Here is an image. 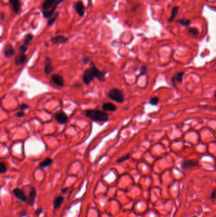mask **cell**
Instances as JSON below:
<instances>
[{"label": "cell", "instance_id": "44dd1931", "mask_svg": "<svg viewBox=\"0 0 216 217\" xmlns=\"http://www.w3.org/2000/svg\"><path fill=\"white\" fill-rule=\"evenodd\" d=\"M178 10H179V7H174L172 8L171 10V15L168 20L169 22H172L174 21V20L175 19V17L177 16L178 13Z\"/></svg>", "mask_w": 216, "mask_h": 217}, {"label": "cell", "instance_id": "484cf974", "mask_svg": "<svg viewBox=\"0 0 216 217\" xmlns=\"http://www.w3.org/2000/svg\"><path fill=\"white\" fill-rule=\"evenodd\" d=\"M130 158V154H128L123 157H121L120 158H119L117 160V162H118V163H122V162L129 159Z\"/></svg>", "mask_w": 216, "mask_h": 217}, {"label": "cell", "instance_id": "f546056e", "mask_svg": "<svg viewBox=\"0 0 216 217\" xmlns=\"http://www.w3.org/2000/svg\"><path fill=\"white\" fill-rule=\"evenodd\" d=\"M29 108V105H28V104H22L21 105H20V107H19V109H20V111H24V110L28 109V108Z\"/></svg>", "mask_w": 216, "mask_h": 217}, {"label": "cell", "instance_id": "2e32d148", "mask_svg": "<svg viewBox=\"0 0 216 217\" xmlns=\"http://www.w3.org/2000/svg\"><path fill=\"white\" fill-rule=\"evenodd\" d=\"M27 60V55L25 53H19L18 55L16 56L15 59V64L17 66H20L23 65Z\"/></svg>", "mask_w": 216, "mask_h": 217}, {"label": "cell", "instance_id": "5b68a950", "mask_svg": "<svg viewBox=\"0 0 216 217\" xmlns=\"http://www.w3.org/2000/svg\"><path fill=\"white\" fill-rule=\"evenodd\" d=\"M11 11L17 15L21 9V0H8Z\"/></svg>", "mask_w": 216, "mask_h": 217}, {"label": "cell", "instance_id": "3957f363", "mask_svg": "<svg viewBox=\"0 0 216 217\" xmlns=\"http://www.w3.org/2000/svg\"><path fill=\"white\" fill-rule=\"evenodd\" d=\"M85 116L94 122L106 123L109 120V116L105 111L98 109H89L85 111Z\"/></svg>", "mask_w": 216, "mask_h": 217}, {"label": "cell", "instance_id": "e0dca14e", "mask_svg": "<svg viewBox=\"0 0 216 217\" xmlns=\"http://www.w3.org/2000/svg\"><path fill=\"white\" fill-rule=\"evenodd\" d=\"M102 109L104 111L114 112L117 110V106L111 102H105L102 104Z\"/></svg>", "mask_w": 216, "mask_h": 217}, {"label": "cell", "instance_id": "277c9868", "mask_svg": "<svg viewBox=\"0 0 216 217\" xmlns=\"http://www.w3.org/2000/svg\"><path fill=\"white\" fill-rule=\"evenodd\" d=\"M108 97L119 104H122L124 102V95L123 92L116 88H112L109 91Z\"/></svg>", "mask_w": 216, "mask_h": 217}, {"label": "cell", "instance_id": "e575fe53", "mask_svg": "<svg viewBox=\"0 0 216 217\" xmlns=\"http://www.w3.org/2000/svg\"><path fill=\"white\" fill-rule=\"evenodd\" d=\"M5 14L3 13V12H1V13H0V17H1V19L2 20H5Z\"/></svg>", "mask_w": 216, "mask_h": 217}, {"label": "cell", "instance_id": "74e56055", "mask_svg": "<svg viewBox=\"0 0 216 217\" xmlns=\"http://www.w3.org/2000/svg\"><path fill=\"white\" fill-rule=\"evenodd\" d=\"M193 217H197V216H193Z\"/></svg>", "mask_w": 216, "mask_h": 217}, {"label": "cell", "instance_id": "9a60e30c", "mask_svg": "<svg viewBox=\"0 0 216 217\" xmlns=\"http://www.w3.org/2000/svg\"><path fill=\"white\" fill-rule=\"evenodd\" d=\"M36 198V191L34 187H31V191L29 194V197H28V202H27V204L29 206H33L35 201Z\"/></svg>", "mask_w": 216, "mask_h": 217}, {"label": "cell", "instance_id": "5bb4252c", "mask_svg": "<svg viewBox=\"0 0 216 217\" xmlns=\"http://www.w3.org/2000/svg\"><path fill=\"white\" fill-rule=\"evenodd\" d=\"M45 73L46 75L50 74L53 71V67L52 65V60L51 59L47 57L45 60Z\"/></svg>", "mask_w": 216, "mask_h": 217}, {"label": "cell", "instance_id": "7c38bea8", "mask_svg": "<svg viewBox=\"0 0 216 217\" xmlns=\"http://www.w3.org/2000/svg\"><path fill=\"white\" fill-rule=\"evenodd\" d=\"M184 75H185V73L184 71H182V72H179L177 74H175L172 78L171 82L174 87H176V83H182Z\"/></svg>", "mask_w": 216, "mask_h": 217}, {"label": "cell", "instance_id": "8d00e7d4", "mask_svg": "<svg viewBox=\"0 0 216 217\" xmlns=\"http://www.w3.org/2000/svg\"><path fill=\"white\" fill-rule=\"evenodd\" d=\"M215 190H214V191H213L212 193V194L210 195V198H211L212 199H214V198H215Z\"/></svg>", "mask_w": 216, "mask_h": 217}, {"label": "cell", "instance_id": "ffe728a7", "mask_svg": "<svg viewBox=\"0 0 216 217\" xmlns=\"http://www.w3.org/2000/svg\"><path fill=\"white\" fill-rule=\"evenodd\" d=\"M34 38V35L31 33H28L24 38V42H23V44L26 45V46H29V45L31 44V43L32 42V41Z\"/></svg>", "mask_w": 216, "mask_h": 217}, {"label": "cell", "instance_id": "4316f807", "mask_svg": "<svg viewBox=\"0 0 216 217\" xmlns=\"http://www.w3.org/2000/svg\"><path fill=\"white\" fill-rule=\"evenodd\" d=\"M188 32L190 34H191L193 36H197L198 34H199V31L198 30V29L195 28H189L188 29Z\"/></svg>", "mask_w": 216, "mask_h": 217}, {"label": "cell", "instance_id": "d6986e66", "mask_svg": "<svg viewBox=\"0 0 216 217\" xmlns=\"http://www.w3.org/2000/svg\"><path fill=\"white\" fill-rule=\"evenodd\" d=\"M53 163V159L50 157L45 158L42 162L39 163V167L41 168H45L49 167Z\"/></svg>", "mask_w": 216, "mask_h": 217}, {"label": "cell", "instance_id": "52a82bcc", "mask_svg": "<svg viewBox=\"0 0 216 217\" xmlns=\"http://www.w3.org/2000/svg\"><path fill=\"white\" fill-rule=\"evenodd\" d=\"M198 165V161L196 160H184L181 165V168L184 170H188Z\"/></svg>", "mask_w": 216, "mask_h": 217}, {"label": "cell", "instance_id": "603a6c76", "mask_svg": "<svg viewBox=\"0 0 216 217\" xmlns=\"http://www.w3.org/2000/svg\"><path fill=\"white\" fill-rule=\"evenodd\" d=\"M176 22L179 24L183 26H186L188 27L192 23V21L190 19H178L176 20Z\"/></svg>", "mask_w": 216, "mask_h": 217}, {"label": "cell", "instance_id": "6da1fadb", "mask_svg": "<svg viewBox=\"0 0 216 217\" xmlns=\"http://www.w3.org/2000/svg\"><path fill=\"white\" fill-rule=\"evenodd\" d=\"M106 71H102L97 68L94 64L91 62V65L88 69H86L83 76V81L86 85H89L94 78L98 79L101 82L105 81V75Z\"/></svg>", "mask_w": 216, "mask_h": 217}, {"label": "cell", "instance_id": "ac0fdd59", "mask_svg": "<svg viewBox=\"0 0 216 217\" xmlns=\"http://www.w3.org/2000/svg\"><path fill=\"white\" fill-rule=\"evenodd\" d=\"M63 201H64V197L62 195H60L56 197L55 200L53 201V208L55 210H58L61 206Z\"/></svg>", "mask_w": 216, "mask_h": 217}, {"label": "cell", "instance_id": "9c48e42d", "mask_svg": "<svg viewBox=\"0 0 216 217\" xmlns=\"http://www.w3.org/2000/svg\"><path fill=\"white\" fill-rule=\"evenodd\" d=\"M69 41V38L65 37L63 35H58L51 38L50 42L53 45H59V44H65Z\"/></svg>", "mask_w": 216, "mask_h": 217}, {"label": "cell", "instance_id": "7402d4cb", "mask_svg": "<svg viewBox=\"0 0 216 217\" xmlns=\"http://www.w3.org/2000/svg\"><path fill=\"white\" fill-rule=\"evenodd\" d=\"M58 16H59V12L57 11L55 13V14H54L52 17H51L49 19H48V21H47L48 26L50 27V26L53 25V24L55 23V21L57 20Z\"/></svg>", "mask_w": 216, "mask_h": 217}, {"label": "cell", "instance_id": "836d02e7", "mask_svg": "<svg viewBox=\"0 0 216 217\" xmlns=\"http://www.w3.org/2000/svg\"><path fill=\"white\" fill-rule=\"evenodd\" d=\"M26 215H27V211L25 210L22 211L20 212V217H24V216H25Z\"/></svg>", "mask_w": 216, "mask_h": 217}, {"label": "cell", "instance_id": "cb8c5ba5", "mask_svg": "<svg viewBox=\"0 0 216 217\" xmlns=\"http://www.w3.org/2000/svg\"><path fill=\"white\" fill-rule=\"evenodd\" d=\"M160 101V99L158 97H153L150 99L149 104L152 105H157Z\"/></svg>", "mask_w": 216, "mask_h": 217}, {"label": "cell", "instance_id": "d6a6232c", "mask_svg": "<svg viewBox=\"0 0 216 217\" xmlns=\"http://www.w3.org/2000/svg\"><path fill=\"white\" fill-rule=\"evenodd\" d=\"M82 61H83V62L84 64H88V63H89L91 61V60H90V59L88 57H84L83 58Z\"/></svg>", "mask_w": 216, "mask_h": 217}, {"label": "cell", "instance_id": "8fae6325", "mask_svg": "<svg viewBox=\"0 0 216 217\" xmlns=\"http://www.w3.org/2000/svg\"><path fill=\"white\" fill-rule=\"evenodd\" d=\"M3 54H4V56L6 58H8V59L11 58L15 55V48H13L12 45L8 44L4 48Z\"/></svg>", "mask_w": 216, "mask_h": 217}, {"label": "cell", "instance_id": "1f68e13d", "mask_svg": "<svg viewBox=\"0 0 216 217\" xmlns=\"http://www.w3.org/2000/svg\"><path fill=\"white\" fill-rule=\"evenodd\" d=\"M43 208H38L35 211V215L37 216H39L40 215H41L42 213H43Z\"/></svg>", "mask_w": 216, "mask_h": 217}, {"label": "cell", "instance_id": "d590c367", "mask_svg": "<svg viewBox=\"0 0 216 217\" xmlns=\"http://www.w3.org/2000/svg\"><path fill=\"white\" fill-rule=\"evenodd\" d=\"M68 190H69V188H62V190H61V192H62V194H65L67 191H68Z\"/></svg>", "mask_w": 216, "mask_h": 217}, {"label": "cell", "instance_id": "d4e9b609", "mask_svg": "<svg viewBox=\"0 0 216 217\" xmlns=\"http://www.w3.org/2000/svg\"><path fill=\"white\" fill-rule=\"evenodd\" d=\"M7 171V166L4 162H0V174L5 173Z\"/></svg>", "mask_w": 216, "mask_h": 217}, {"label": "cell", "instance_id": "30bf717a", "mask_svg": "<svg viewBox=\"0 0 216 217\" xmlns=\"http://www.w3.org/2000/svg\"><path fill=\"white\" fill-rule=\"evenodd\" d=\"M55 118L57 123L60 125H64L67 123L69 121L68 116L63 112H60L57 113L55 116Z\"/></svg>", "mask_w": 216, "mask_h": 217}, {"label": "cell", "instance_id": "f1b7e54d", "mask_svg": "<svg viewBox=\"0 0 216 217\" xmlns=\"http://www.w3.org/2000/svg\"><path fill=\"white\" fill-rule=\"evenodd\" d=\"M148 71V68L146 65H142L140 68V76H143L146 74Z\"/></svg>", "mask_w": 216, "mask_h": 217}, {"label": "cell", "instance_id": "7a4b0ae2", "mask_svg": "<svg viewBox=\"0 0 216 217\" xmlns=\"http://www.w3.org/2000/svg\"><path fill=\"white\" fill-rule=\"evenodd\" d=\"M63 2L64 0H45L40 5L43 17L49 19L55 14L58 5Z\"/></svg>", "mask_w": 216, "mask_h": 217}, {"label": "cell", "instance_id": "ba28073f", "mask_svg": "<svg viewBox=\"0 0 216 217\" xmlns=\"http://www.w3.org/2000/svg\"><path fill=\"white\" fill-rule=\"evenodd\" d=\"M50 81L53 84H55V85L59 87H63L64 86V79L60 74H55L51 75L50 78Z\"/></svg>", "mask_w": 216, "mask_h": 217}, {"label": "cell", "instance_id": "4dcf8cb0", "mask_svg": "<svg viewBox=\"0 0 216 217\" xmlns=\"http://www.w3.org/2000/svg\"><path fill=\"white\" fill-rule=\"evenodd\" d=\"M15 116L17 117H19V118H22V117H24L25 116V113H24V111H20L19 112H18V113H17L15 114Z\"/></svg>", "mask_w": 216, "mask_h": 217}, {"label": "cell", "instance_id": "8992f818", "mask_svg": "<svg viewBox=\"0 0 216 217\" xmlns=\"http://www.w3.org/2000/svg\"><path fill=\"white\" fill-rule=\"evenodd\" d=\"M13 194H14V196L17 199L25 203H27V202H28V197H27L26 194H25L23 190L19 188H14L13 190Z\"/></svg>", "mask_w": 216, "mask_h": 217}, {"label": "cell", "instance_id": "83f0119b", "mask_svg": "<svg viewBox=\"0 0 216 217\" xmlns=\"http://www.w3.org/2000/svg\"><path fill=\"white\" fill-rule=\"evenodd\" d=\"M28 46H26L24 44H22V45H20V46L19 47V51L20 53H25V52L27 51V50H28Z\"/></svg>", "mask_w": 216, "mask_h": 217}, {"label": "cell", "instance_id": "4fadbf2b", "mask_svg": "<svg viewBox=\"0 0 216 217\" xmlns=\"http://www.w3.org/2000/svg\"><path fill=\"white\" fill-rule=\"evenodd\" d=\"M74 9L79 17H83L85 13V7L81 1H79L74 5Z\"/></svg>", "mask_w": 216, "mask_h": 217}]
</instances>
